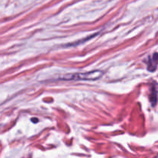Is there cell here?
<instances>
[{
  "label": "cell",
  "mask_w": 158,
  "mask_h": 158,
  "mask_svg": "<svg viewBox=\"0 0 158 158\" xmlns=\"http://www.w3.org/2000/svg\"><path fill=\"white\" fill-rule=\"evenodd\" d=\"M103 73L100 70H94L90 72L86 73H79L73 74H67L64 75L61 77V80H75V81H81V80H99L100 77L103 76Z\"/></svg>",
  "instance_id": "1"
},
{
  "label": "cell",
  "mask_w": 158,
  "mask_h": 158,
  "mask_svg": "<svg viewBox=\"0 0 158 158\" xmlns=\"http://www.w3.org/2000/svg\"><path fill=\"white\" fill-rule=\"evenodd\" d=\"M158 65V53H155L153 55V56L151 58H150V60H148V70L153 71L157 69V66Z\"/></svg>",
  "instance_id": "2"
}]
</instances>
